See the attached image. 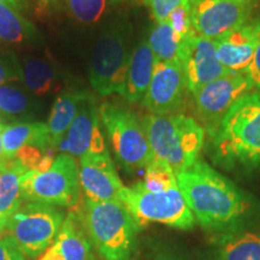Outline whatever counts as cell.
<instances>
[{
  "mask_svg": "<svg viewBox=\"0 0 260 260\" xmlns=\"http://www.w3.org/2000/svg\"><path fill=\"white\" fill-rule=\"evenodd\" d=\"M121 2H124V0H111V3H121Z\"/></svg>",
  "mask_w": 260,
  "mask_h": 260,
  "instance_id": "obj_41",
  "label": "cell"
},
{
  "mask_svg": "<svg viewBox=\"0 0 260 260\" xmlns=\"http://www.w3.org/2000/svg\"><path fill=\"white\" fill-rule=\"evenodd\" d=\"M180 61L183 67L189 93H197L200 88L234 73L223 67L217 56L216 41L200 37L193 31L184 39Z\"/></svg>",
  "mask_w": 260,
  "mask_h": 260,
  "instance_id": "obj_12",
  "label": "cell"
},
{
  "mask_svg": "<svg viewBox=\"0 0 260 260\" xmlns=\"http://www.w3.org/2000/svg\"><path fill=\"white\" fill-rule=\"evenodd\" d=\"M5 228H6V223L0 222V239L5 235Z\"/></svg>",
  "mask_w": 260,
  "mask_h": 260,
  "instance_id": "obj_39",
  "label": "cell"
},
{
  "mask_svg": "<svg viewBox=\"0 0 260 260\" xmlns=\"http://www.w3.org/2000/svg\"><path fill=\"white\" fill-rule=\"evenodd\" d=\"M100 124V107L96 105L95 98L89 93L81 103L76 117L57 149L74 158L107 151Z\"/></svg>",
  "mask_w": 260,
  "mask_h": 260,
  "instance_id": "obj_14",
  "label": "cell"
},
{
  "mask_svg": "<svg viewBox=\"0 0 260 260\" xmlns=\"http://www.w3.org/2000/svg\"><path fill=\"white\" fill-rule=\"evenodd\" d=\"M88 94L86 90L76 89L60 93L56 98L46 123L53 149L58 148L61 140L67 135L71 123L77 115L81 103Z\"/></svg>",
  "mask_w": 260,
  "mask_h": 260,
  "instance_id": "obj_18",
  "label": "cell"
},
{
  "mask_svg": "<svg viewBox=\"0 0 260 260\" xmlns=\"http://www.w3.org/2000/svg\"><path fill=\"white\" fill-rule=\"evenodd\" d=\"M23 201L60 207H75L80 203L79 164L73 155L60 153L45 171L25 172L21 183Z\"/></svg>",
  "mask_w": 260,
  "mask_h": 260,
  "instance_id": "obj_8",
  "label": "cell"
},
{
  "mask_svg": "<svg viewBox=\"0 0 260 260\" xmlns=\"http://www.w3.org/2000/svg\"><path fill=\"white\" fill-rule=\"evenodd\" d=\"M245 71L248 75L249 80L252 81L254 89L256 88L260 90V42L258 44V47H256L251 64L248 65V68Z\"/></svg>",
  "mask_w": 260,
  "mask_h": 260,
  "instance_id": "obj_33",
  "label": "cell"
},
{
  "mask_svg": "<svg viewBox=\"0 0 260 260\" xmlns=\"http://www.w3.org/2000/svg\"><path fill=\"white\" fill-rule=\"evenodd\" d=\"M40 260H63V256H61L59 249L57 248V246L53 243V245L47 249V252L45 253V255L42 256Z\"/></svg>",
  "mask_w": 260,
  "mask_h": 260,
  "instance_id": "obj_35",
  "label": "cell"
},
{
  "mask_svg": "<svg viewBox=\"0 0 260 260\" xmlns=\"http://www.w3.org/2000/svg\"><path fill=\"white\" fill-rule=\"evenodd\" d=\"M65 214L56 206L23 201L6 220L5 234L27 259L37 258L53 245Z\"/></svg>",
  "mask_w": 260,
  "mask_h": 260,
  "instance_id": "obj_5",
  "label": "cell"
},
{
  "mask_svg": "<svg viewBox=\"0 0 260 260\" xmlns=\"http://www.w3.org/2000/svg\"><path fill=\"white\" fill-rule=\"evenodd\" d=\"M254 90L246 71L230 73L194 93L195 111L201 126L212 132L237 100Z\"/></svg>",
  "mask_w": 260,
  "mask_h": 260,
  "instance_id": "obj_11",
  "label": "cell"
},
{
  "mask_svg": "<svg viewBox=\"0 0 260 260\" xmlns=\"http://www.w3.org/2000/svg\"><path fill=\"white\" fill-rule=\"evenodd\" d=\"M121 201L139 229L149 223H159L176 229L189 230L197 223L178 187L164 191H151L146 189L141 182L132 187H124Z\"/></svg>",
  "mask_w": 260,
  "mask_h": 260,
  "instance_id": "obj_7",
  "label": "cell"
},
{
  "mask_svg": "<svg viewBox=\"0 0 260 260\" xmlns=\"http://www.w3.org/2000/svg\"><path fill=\"white\" fill-rule=\"evenodd\" d=\"M132 51L128 25H112L100 34L89 64V81L98 95H122Z\"/></svg>",
  "mask_w": 260,
  "mask_h": 260,
  "instance_id": "obj_6",
  "label": "cell"
},
{
  "mask_svg": "<svg viewBox=\"0 0 260 260\" xmlns=\"http://www.w3.org/2000/svg\"><path fill=\"white\" fill-rule=\"evenodd\" d=\"M28 172L17 159H9L0 165V222H5L23 203L21 183Z\"/></svg>",
  "mask_w": 260,
  "mask_h": 260,
  "instance_id": "obj_21",
  "label": "cell"
},
{
  "mask_svg": "<svg viewBox=\"0 0 260 260\" xmlns=\"http://www.w3.org/2000/svg\"><path fill=\"white\" fill-rule=\"evenodd\" d=\"M189 4L180 6V8L174 10L167 18L168 23L182 38H187L194 31L193 25H191Z\"/></svg>",
  "mask_w": 260,
  "mask_h": 260,
  "instance_id": "obj_29",
  "label": "cell"
},
{
  "mask_svg": "<svg viewBox=\"0 0 260 260\" xmlns=\"http://www.w3.org/2000/svg\"><path fill=\"white\" fill-rule=\"evenodd\" d=\"M79 175L84 199L90 201L121 200L125 186L117 174L109 151L82 155L79 162Z\"/></svg>",
  "mask_w": 260,
  "mask_h": 260,
  "instance_id": "obj_15",
  "label": "cell"
},
{
  "mask_svg": "<svg viewBox=\"0 0 260 260\" xmlns=\"http://www.w3.org/2000/svg\"><path fill=\"white\" fill-rule=\"evenodd\" d=\"M11 123H14V122H12L11 119H10L9 117L5 115V113L0 110V129H3L8 124H11Z\"/></svg>",
  "mask_w": 260,
  "mask_h": 260,
  "instance_id": "obj_38",
  "label": "cell"
},
{
  "mask_svg": "<svg viewBox=\"0 0 260 260\" xmlns=\"http://www.w3.org/2000/svg\"><path fill=\"white\" fill-rule=\"evenodd\" d=\"M39 31L35 25L17 10L0 3V41L21 44L37 41Z\"/></svg>",
  "mask_w": 260,
  "mask_h": 260,
  "instance_id": "obj_25",
  "label": "cell"
},
{
  "mask_svg": "<svg viewBox=\"0 0 260 260\" xmlns=\"http://www.w3.org/2000/svg\"><path fill=\"white\" fill-rule=\"evenodd\" d=\"M157 63V58L149 47L147 39H142L133 48L126 71L122 96L129 104L142 102L151 83Z\"/></svg>",
  "mask_w": 260,
  "mask_h": 260,
  "instance_id": "obj_17",
  "label": "cell"
},
{
  "mask_svg": "<svg viewBox=\"0 0 260 260\" xmlns=\"http://www.w3.org/2000/svg\"><path fill=\"white\" fill-rule=\"evenodd\" d=\"M68 8L81 23H94L105 11L106 0H68Z\"/></svg>",
  "mask_w": 260,
  "mask_h": 260,
  "instance_id": "obj_28",
  "label": "cell"
},
{
  "mask_svg": "<svg viewBox=\"0 0 260 260\" xmlns=\"http://www.w3.org/2000/svg\"><path fill=\"white\" fill-rule=\"evenodd\" d=\"M214 41L217 56L225 69L234 73L245 71L251 64L260 42V18L251 19Z\"/></svg>",
  "mask_w": 260,
  "mask_h": 260,
  "instance_id": "obj_16",
  "label": "cell"
},
{
  "mask_svg": "<svg viewBox=\"0 0 260 260\" xmlns=\"http://www.w3.org/2000/svg\"><path fill=\"white\" fill-rule=\"evenodd\" d=\"M176 178L195 220L205 229L230 232L251 214V198L206 161L199 159Z\"/></svg>",
  "mask_w": 260,
  "mask_h": 260,
  "instance_id": "obj_1",
  "label": "cell"
},
{
  "mask_svg": "<svg viewBox=\"0 0 260 260\" xmlns=\"http://www.w3.org/2000/svg\"><path fill=\"white\" fill-rule=\"evenodd\" d=\"M21 81V67L14 57L0 54V86Z\"/></svg>",
  "mask_w": 260,
  "mask_h": 260,
  "instance_id": "obj_31",
  "label": "cell"
},
{
  "mask_svg": "<svg viewBox=\"0 0 260 260\" xmlns=\"http://www.w3.org/2000/svg\"><path fill=\"white\" fill-rule=\"evenodd\" d=\"M0 110L14 123L31 118L38 111V102L27 90L5 83L0 86Z\"/></svg>",
  "mask_w": 260,
  "mask_h": 260,
  "instance_id": "obj_26",
  "label": "cell"
},
{
  "mask_svg": "<svg viewBox=\"0 0 260 260\" xmlns=\"http://www.w3.org/2000/svg\"><path fill=\"white\" fill-rule=\"evenodd\" d=\"M77 213L90 243L103 259H129L139 228L121 200L84 199Z\"/></svg>",
  "mask_w": 260,
  "mask_h": 260,
  "instance_id": "obj_3",
  "label": "cell"
},
{
  "mask_svg": "<svg viewBox=\"0 0 260 260\" xmlns=\"http://www.w3.org/2000/svg\"><path fill=\"white\" fill-rule=\"evenodd\" d=\"M100 119L122 167L129 172L147 168L154 155L142 119L130 110L109 103L100 106Z\"/></svg>",
  "mask_w": 260,
  "mask_h": 260,
  "instance_id": "obj_9",
  "label": "cell"
},
{
  "mask_svg": "<svg viewBox=\"0 0 260 260\" xmlns=\"http://www.w3.org/2000/svg\"><path fill=\"white\" fill-rule=\"evenodd\" d=\"M142 184L146 189L151 191H164L178 187L176 174L170 165L157 158H154L145 169Z\"/></svg>",
  "mask_w": 260,
  "mask_h": 260,
  "instance_id": "obj_27",
  "label": "cell"
},
{
  "mask_svg": "<svg viewBox=\"0 0 260 260\" xmlns=\"http://www.w3.org/2000/svg\"><path fill=\"white\" fill-rule=\"evenodd\" d=\"M142 123L154 158L170 165L176 175L199 160L205 129L194 118L177 113H149Z\"/></svg>",
  "mask_w": 260,
  "mask_h": 260,
  "instance_id": "obj_4",
  "label": "cell"
},
{
  "mask_svg": "<svg viewBox=\"0 0 260 260\" xmlns=\"http://www.w3.org/2000/svg\"><path fill=\"white\" fill-rule=\"evenodd\" d=\"M21 82L24 88L34 95H45L57 88L58 74L47 60L25 57L19 64Z\"/></svg>",
  "mask_w": 260,
  "mask_h": 260,
  "instance_id": "obj_22",
  "label": "cell"
},
{
  "mask_svg": "<svg viewBox=\"0 0 260 260\" xmlns=\"http://www.w3.org/2000/svg\"><path fill=\"white\" fill-rule=\"evenodd\" d=\"M54 245L63 260H92V247L77 211L65 216Z\"/></svg>",
  "mask_w": 260,
  "mask_h": 260,
  "instance_id": "obj_20",
  "label": "cell"
},
{
  "mask_svg": "<svg viewBox=\"0 0 260 260\" xmlns=\"http://www.w3.org/2000/svg\"><path fill=\"white\" fill-rule=\"evenodd\" d=\"M254 0H190V18L200 37L217 40L251 21Z\"/></svg>",
  "mask_w": 260,
  "mask_h": 260,
  "instance_id": "obj_10",
  "label": "cell"
},
{
  "mask_svg": "<svg viewBox=\"0 0 260 260\" xmlns=\"http://www.w3.org/2000/svg\"><path fill=\"white\" fill-rule=\"evenodd\" d=\"M209 135L211 158L228 170L260 169V90L232 106Z\"/></svg>",
  "mask_w": 260,
  "mask_h": 260,
  "instance_id": "obj_2",
  "label": "cell"
},
{
  "mask_svg": "<svg viewBox=\"0 0 260 260\" xmlns=\"http://www.w3.org/2000/svg\"><path fill=\"white\" fill-rule=\"evenodd\" d=\"M0 3L10 6V8L17 10V11L23 9V0H0Z\"/></svg>",
  "mask_w": 260,
  "mask_h": 260,
  "instance_id": "obj_36",
  "label": "cell"
},
{
  "mask_svg": "<svg viewBox=\"0 0 260 260\" xmlns=\"http://www.w3.org/2000/svg\"><path fill=\"white\" fill-rule=\"evenodd\" d=\"M184 39L172 29L167 21L155 22L149 30L147 41L157 61H180Z\"/></svg>",
  "mask_w": 260,
  "mask_h": 260,
  "instance_id": "obj_24",
  "label": "cell"
},
{
  "mask_svg": "<svg viewBox=\"0 0 260 260\" xmlns=\"http://www.w3.org/2000/svg\"><path fill=\"white\" fill-rule=\"evenodd\" d=\"M3 129H0V165L5 164L6 161L9 160V158L5 155L4 152V146H3V136H2Z\"/></svg>",
  "mask_w": 260,
  "mask_h": 260,
  "instance_id": "obj_37",
  "label": "cell"
},
{
  "mask_svg": "<svg viewBox=\"0 0 260 260\" xmlns=\"http://www.w3.org/2000/svg\"><path fill=\"white\" fill-rule=\"evenodd\" d=\"M187 89L181 61H158L142 105L152 115H170L181 107Z\"/></svg>",
  "mask_w": 260,
  "mask_h": 260,
  "instance_id": "obj_13",
  "label": "cell"
},
{
  "mask_svg": "<svg viewBox=\"0 0 260 260\" xmlns=\"http://www.w3.org/2000/svg\"><path fill=\"white\" fill-rule=\"evenodd\" d=\"M219 260H260V233L226 234L217 246Z\"/></svg>",
  "mask_w": 260,
  "mask_h": 260,
  "instance_id": "obj_23",
  "label": "cell"
},
{
  "mask_svg": "<svg viewBox=\"0 0 260 260\" xmlns=\"http://www.w3.org/2000/svg\"><path fill=\"white\" fill-rule=\"evenodd\" d=\"M3 146L9 159L15 158L17 152L27 145L44 149H53L47 125L41 122H17L3 128Z\"/></svg>",
  "mask_w": 260,
  "mask_h": 260,
  "instance_id": "obj_19",
  "label": "cell"
},
{
  "mask_svg": "<svg viewBox=\"0 0 260 260\" xmlns=\"http://www.w3.org/2000/svg\"><path fill=\"white\" fill-rule=\"evenodd\" d=\"M151 260H187L177 253L171 251H159L152 256Z\"/></svg>",
  "mask_w": 260,
  "mask_h": 260,
  "instance_id": "obj_34",
  "label": "cell"
},
{
  "mask_svg": "<svg viewBox=\"0 0 260 260\" xmlns=\"http://www.w3.org/2000/svg\"><path fill=\"white\" fill-rule=\"evenodd\" d=\"M0 260H27L6 234L0 239Z\"/></svg>",
  "mask_w": 260,
  "mask_h": 260,
  "instance_id": "obj_32",
  "label": "cell"
},
{
  "mask_svg": "<svg viewBox=\"0 0 260 260\" xmlns=\"http://www.w3.org/2000/svg\"><path fill=\"white\" fill-rule=\"evenodd\" d=\"M42 2H44L45 5H50V4H52V3L54 2V0H42Z\"/></svg>",
  "mask_w": 260,
  "mask_h": 260,
  "instance_id": "obj_40",
  "label": "cell"
},
{
  "mask_svg": "<svg viewBox=\"0 0 260 260\" xmlns=\"http://www.w3.org/2000/svg\"><path fill=\"white\" fill-rule=\"evenodd\" d=\"M145 4L151 11L155 22L167 21L169 15L174 10L183 5H188L190 0H144Z\"/></svg>",
  "mask_w": 260,
  "mask_h": 260,
  "instance_id": "obj_30",
  "label": "cell"
}]
</instances>
